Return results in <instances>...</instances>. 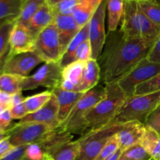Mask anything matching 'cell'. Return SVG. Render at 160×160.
Listing matches in <instances>:
<instances>
[{"label": "cell", "instance_id": "obj_1", "mask_svg": "<svg viewBox=\"0 0 160 160\" xmlns=\"http://www.w3.org/2000/svg\"><path fill=\"white\" fill-rule=\"evenodd\" d=\"M106 48L98 58L101 79L104 85L117 83L145 59L154 42L126 38L120 31L106 35Z\"/></svg>", "mask_w": 160, "mask_h": 160}, {"label": "cell", "instance_id": "obj_2", "mask_svg": "<svg viewBox=\"0 0 160 160\" xmlns=\"http://www.w3.org/2000/svg\"><path fill=\"white\" fill-rule=\"evenodd\" d=\"M105 87L106 96L89 111L84 119L87 132L110 123L128 98L117 83L106 84Z\"/></svg>", "mask_w": 160, "mask_h": 160}, {"label": "cell", "instance_id": "obj_3", "mask_svg": "<svg viewBox=\"0 0 160 160\" xmlns=\"http://www.w3.org/2000/svg\"><path fill=\"white\" fill-rule=\"evenodd\" d=\"M120 32L126 38L155 42L160 35V26L149 20L139 8L138 2L123 1Z\"/></svg>", "mask_w": 160, "mask_h": 160}, {"label": "cell", "instance_id": "obj_4", "mask_svg": "<svg viewBox=\"0 0 160 160\" xmlns=\"http://www.w3.org/2000/svg\"><path fill=\"white\" fill-rule=\"evenodd\" d=\"M106 96V87L97 85L83 94L67 120L60 125L64 131L73 134L83 135L87 132L85 117L89 111Z\"/></svg>", "mask_w": 160, "mask_h": 160}, {"label": "cell", "instance_id": "obj_5", "mask_svg": "<svg viewBox=\"0 0 160 160\" xmlns=\"http://www.w3.org/2000/svg\"><path fill=\"white\" fill-rule=\"evenodd\" d=\"M160 104V92L134 95L125 101L111 123L138 121L145 124L147 118Z\"/></svg>", "mask_w": 160, "mask_h": 160}, {"label": "cell", "instance_id": "obj_6", "mask_svg": "<svg viewBox=\"0 0 160 160\" xmlns=\"http://www.w3.org/2000/svg\"><path fill=\"white\" fill-rule=\"evenodd\" d=\"M121 128V123H110L102 128L89 131L78 139L80 152L76 160H95L101 150Z\"/></svg>", "mask_w": 160, "mask_h": 160}, {"label": "cell", "instance_id": "obj_7", "mask_svg": "<svg viewBox=\"0 0 160 160\" xmlns=\"http://www.w3.org/2000/svg\"><path fill=\"white\" fill-rule=\"evenodd\" d=\"M56 128L38 123H20L9 128V140L14 147L38 144Z\"/></svg>", "mask_w": 160, "mask_h": 160}, {"label": "cell", "instance_id": "obj_8", "mask_svg": "<svg viewBox=\"0 0 160 160\" xmlns=\"http://www.w3.org/2000/svg\"><path fill=\"white\" fill-rule=\"evenodd\" d=\"M62 82V67L59 62H45L31 76L24 78L21 84L22 91L45 87L53 89L59 87Z\"/></svg>", "mask_w": 160, "mask_h": 160}, {"label": "cell", "instance_id": "obj_9", "mask_svg": "<svg viewBox=\"0 0 160 160\" xmlns=\"http://www.w3.org/2000/svg\"><path fill=\"white\" fill-rule=\"evenodd\" d=\"M34 52L43 62H59L62 56L59 33L55 23H52L41 31L34 42Z\"/></svg>", "mask_w": 160, "mask_h": 160}, {"label": "cell", "instance_id": "obj_10", "mask_svg": "<svg viewBox=\"0 0 160 160\" xmlns=\"http://www.w3.org/2000/svg\"><path fill=\"white\" fill-rule=\"evenodd\" d=\"M160 72V64L142 59L128 75L117 82L128 98L134 95L136 88L146 82Z\"/></svg>", "mask_w": 160, "mask_h": 160}, {"label": "cell", "instance_id": "obj_11", "mask_svg": "<svg viewBox=\"0 0 160 160\" xmlns=\"http://www.w3.org/2000/svg\"><path fill=\"white\" fill-rule=\"evenodd\" d=\"M106 8L107 1L104 0L99 5L93 17L89 21V41L92 46V58L95 60H98L101 56L106 41V34L105 31Z\"/></svg>", "mask_w": 160, "mask_h": 160}, {"label": "cell", "instance_id": "obj_12", "mask_svg": "<svg viewBox=\"0 0 160 160\" xmlns=\"http://www.w3.org/2000/svg\"><path fill=\"white\" fill-rule=\"evenodd\" d=\"M42 62V58L34 51L14 56H10L9 54L3 72L27 78L29 76L31 70Z\"/></svg>", "mask_w": 160, "mask_h": 160}, {"label": "cell", "instance_id": "obj_13", "mask_svg": "<svg viewBox=\"0 0 160 160\" xmlns=\"http://www.w3.org/2000/svg\"><path fill=\"white\" fill-rule=\"evenodd\" d=\"M35 37L28 27L16 22L9 36V56L34 51Z\"/></svg>", "mask_w": 160, "mask_h": 160}, {"label": "cell", "instance_id": "obj_14", "mask_svg": "<svg viewBox=\"0 0 160 160\" xmlns=\"http://www.w3.org/2000/svg\"><path fill=\"white\" fill-rule=\"evenodd\" d=\"M59 104L56 95L52 93L49 101L42 108L33 113H29L20 120V123H38L57 128L60 126L58 120Z\"/></svg>", "mask_w": 160, "mask_h": 160}, {"label": "cell", "instance_id": "obj_15", "mask_svg": "<svg viewBox=\"0 0 160 160\" xmlns=\"http://www.w3.org/2000/svg\"><path fill=\"white\" fill-rule=\"evenodd\" d=\"M145 131V125L138 121H130L121 123L117 137L122 152L131 146L140 144Z\"/></svg>", "mask_w": 160, "mask_h": 160}, {"label": "cell", "instance_id": "obj_16", "mask_svg": "<svg viewBox=\"0 0 160 160\" xmlns=\"http://www.w3.org/2000/svg\"><path fill=\"white\" fill-rule=\"evenodd\" d=\"M54 23L59 33L62 54L75 36L78 34L81 27L77 23L72 15L55 16Z\"/></svg>", "mask_w": 160, "mask_h": 160}, {"label": "cell", "instance_id": "obj_17", "mask_svg": "<svg viewBox=\"0 0 160 160\" xmlns=\"http://www.w3.org/2000/svg\"><path fill=\"white\" fill-rule=\"evenodd\" d=\"M51 92L56 95L59 104L58 120L60 125L67 120L78 100L83 94L81 92H72L62 90L59 87L52 89Z\"/></svg>", "mask_w": 160, "mask_h": 160}, {"label": "cell", "instance_id": "obj_18", "mask_svg": "<svg viewBox=\"0 0 160 160\" xmlns=\"http://www.w3.org/2000/svg\"><path fill=\"white\" fill-rule=\"evenodd\" d=\"M79 152V142L72 140L50 148L45 154L50 160H76Z\"/></svg>", "mask_w": 160, "mask_h": 160}, {"label": "cell", "instance_id": "obj_19", "mask_svg": "<svg viewBox=\"0 0 160 160\" xmlns=\"http://www.w3.org/2000/svg\"><path fill=\"white\" fill-rule=\"evenodd\" d=\"M101 79V70L98 60L91 59L87 61L82 80L78 87V92L85 93L95 86L98 85V81Z\"/></svg>", "mask_w": 160, "mask_h": 160}, {"label": "cell", "instance_id": "obj_20", "mask_svg": "<svg viewBox=\"0 0 160 160\" xmlns=\"http://www.w3.org/2000/svg\"><path fill=\"white\" fill-rule=\"evenodd\" d=\"M55 15L52 10L47 3L42 6L39 10L34 14L28 24V29L31 31L34 37L43 31L44 29L54 23Z\"/></svg>", "mask_w": 160, "mask_h": 160}, {"label": "cell", "instance_id": "obj_21", "mask_svg": "<svg viewBox=\"0 0 160 160\" xmlns=\"http://www.w3.org/2000/svg\"><path fill=\"white\" fill-rule=\"evenodd\" d=\"M104 0H80L72 16L81 28L87 24Z\"/></svg>", "mask_w": 160, "mask_h": 160}, {"label": "cell", "instance_id": "obj_22", "mask_svg": "<svg viewBox=\"0 0 160 160\" xmlns=\"http://www.w3.org/2000/svg\"><path fill=\"white\" fill-rule=\"evenodd\" d=\"M89 28H90V24L88 22L87 24L81 28L78 34L69 44L59 62L62 69L69 64L75 62V54L78 48L82 42L89 39Z\"/></svg>", "mask_w": 160, "mask_h": 160}, {"label": "cell", "instance_id": "obj_23", "mask_svg": "<svg viewBox=\"0 0 160 160\" xmlns=\"http://www.w3.org/2000/svg\"><path fill=\"white\" fill-rule=\"evenodd\" d=\"M152 160H160V134L145 126V131L140 142Z\"/></svg>", "mask_w": 160, "mask_h": 160}, {"label": "cell", "instance_id": "obj_24", "mask_svg": "<svg viewBox=\"0 0 160 160\" xmlns=\"http://www.w3.org/2000/svg\"><path fill=\"white\" fill-rule=\"evenodd\" d=\"M25 0H0V25L16 21Z\"/></svg>", "mask_w": 160, "mask_h": 160}, {"label": "cell", "instance_id": "obj_25", "mask_svg": "<svg viewBox=\"0 0 160 160\" xmlns=\"http://www.w3.org/2000/svg\"><path fill=\"white\" fill-rule=\"evenodd\" d=\"M87 61H75L62 69V81L71 83L78 88L82 80Z\"/></svg>", "mask_w": 160, "mask_h": 160}, {"label": "cell", "instance_id": "obj_26", "mask_svg": "<svg viewBox=\"0 0 160 160\" xmlns=\"http://www.w3.org/2000/svg\"><path fill=\"white\" fill-rule=\"evenodd\" d=\"M108 9V33L117 31L123 14V0H106Z\"/></svg>", "mask_w": 160, "mask_h": 160}, {"label": "cell", "instance_id": "obj_27", "mask_svg": "<svg viewBox=\"0 0 160 160\" xmlns=\"http://www.w3.org/2000/svg\"><path fill=\"white\" fill-rule=\"evenodd\" d=\"M23 78L18 75L3 72L0 74V91L11 95L22 92L21 84Z\"/></svg>", "mask_w": 160, "mask_h": 160}, {"label": "cell", "instance_id": "obj_28", "mask_svg": "<svg viewBox=\"0 0 160 160\" xmlns=\"http://www.w3.org/2000/svg\"><path fill=\"white\" fill-rule=\"evenodd\" d=\"M45 3L46 0H25L22 6L20 15L16 22L25 27H28V24L34 14Z\"/></svg>", "mask_w": 160, "mask_h": 160}, {"label": "cell", "instance_id": "obj_29", "mask_svg": "<svg viewBox=\"0 0 160 160\" xmlns=\"http://www.w3.org/2000/svg\"><path fill=\"white\" fill-rule=\"evenodd\" d=\"M52 93L51 91H45L36 95L28 96L24 98V105L28 110V114L33 113L36 112L41 108L43 107L51 98Z\"/></svg>", "mask_w": 160, "mask_h": 160}, {"label": "cell", "instance_id": "obj_30", "mask_svg": "<svg viewBox=\"0 0 160 160\" xmlns=\"http://www.w3.org/2000/svg\"><path fill=\"white\" fill-rule=\"evenodd\" d=\"M139 8L151 21L160 26V4L152 0L138 2Z\"/></svg>", "mask_w": 160, "mask_h": 160}, {"label": "cell", "instance_id": "obj_31", "mask_svg": "<svg viewBox=\"0 0 160 160\" xmlns=\"http://www.w3.org/2000/svg\"><path fill=\"white\" fill-rule=\"evenodd\" d=\"M16 21L6 22L0 25V60L9 52V36Z\"/></svg>", "mask_w": 160, "mask_h": 160}, {"label": "cell", "instance_id": "obj_32", "mask_svg": "<svg viewBox=\"0 0 160 160\" xmlns=\"http://www.w3.org/2000/svg\"><path fill=\"white\" fill-rule=\"evenodd\" d=\"M118 160H152V159L141 144H138L122 152Z\"/></svg>", "mask_w": 160, "mask_h": 160}, {"label": "cell", "instance_id": "obj_33", "mask_svg": "<svg viewBox=\"0 0 160 160\" xmlns=\"http://www.w3.org/2000/svg\"><path fill=\"white\" fill-rule=\"evenodd\" d=\"M158 92H160V72L148 81L138 86L134 91V95H146Z\"/></svg>", "mask_w": 160, "mask_h": 160}, {"label": "cell", "instance_id": "obj_34", "mask_svg": "<svg viewBox=\"0 0 160 160\" xmlns=\"http://www.w3.org/2000/svg\"><path fill=\"white\" fill-rule=\"evenodd\" d=\"M120 149V143L117 137V134L109 139L105 146L99 152L95 160H106L115 154Z\"/></svg>", "mask_w": 160, "mask_h": 160}, {"label": "cell", "instance_id": "obj_35", "mask_svg": "<svg viewBox=\"0 0 160 160\" xmlns=\"http://www.w3.org/2000/svg\"><path fill=\"white\" fill-rule=\"evenodd\" d=\"M80 0H64L56 3L50 8L55 16L57 15H72L74 8L79 2Z\"/></svg>", "mask_w": 160, "mask_h": 160}, {"label": "cell", "instance_id": "obj_36", "mask_svg": "<svg viewBox=\"0 0 160 160\" xmlns=\"http://www.w3.org/2000/svg\"><path fill=\"white\" fill-rule=\"evenodd\" d=\"M92 56L90 41L86 40L79 45L75 54V61H88Z\"/></svg>", "mask_w": 160, "mask_h": 160}, {"label": "cell", "instance_id": "obj_37", "mask_svg": "<svg viewBox=\"0 0 160 160\" xmlns=\"http://www.w3.org/2000/svg\"><path fill=\"white\" fill-rule=\"evenodd\" d=\"M25 157L30 160H44L45 154L38 144H31L27 146Z\"/></svg>", "mask_w": 160, "mask_h": 160}, {"label": "cell", "instance_id": "obj_38", "mask_svg": "<svg viewBox=\"0 0 160 160\" xmlns=\"http://www.w3.org/2000/svg\"><path fill=\"white\" fill-rule=\"evenodd\" d=\"M145 125L160 134V104L147 118Z\"/></svg>", "mask_w": 160, "mask_h": 160}, {"label": "cell", "instance_id": "obj_39", "mask_svg": "<svg viewBox=\"0 0 160 160\" xmlns=\"http://www.w3.org/2000/svg\"><path fill=\"white\" fill-rule=\"evenodd\" d=\"M9 112H10L12 120H20L24 118L28 114L26 106L24 105V101L22 102L17 103V104L12 105L10 109H9Z\"/></svg>", "mask_w": 160, "mask_h": 160}, {"label": "cell", "instance_id": "obj_40", "mask_svg": "<svg viewBox=\"0 0 160 160\" xmlns=\"http://www.w3.org/2000/svg\"><path fill=\"white\" fill-rule=\"evenodd\" d=\"M146 59L152 62L160 64V35L153 43L147 55Z\"/></svg>", "mask_w": 160, "mask_h": 160}, {"label": "cell", "instance_id": "obj_41", "mask_svg": "<svg viewBox=\"0 0 160 160\" xmlns=\"http://www.w3.org/2000/svg\"><path fill=\"white\" fill-rule=\"evenodd\" d=\"M28 145L16 147L9 154L0 160H23L25 158V152Z\"/></svg>", "mask_w": 160, "mask_h": 160}, {"label": "cell", "instance_id": "obj_42", "mask_svg": "<svg viewBox=\"0 0 160 160\" xmlns=\"http://www.w3.org/2000/svg\"><path fill=\"white\" fill-rule=\"evenodd\" d=\"M12 120L9 109L5 110L0 113V132L8 131L12 126Z\"/></svg>", "mask_w": 160, "mask_h": 160}, {"label": "cell", "instance_id": "obj_43", "mask_svg": "<svg viewBox=\"0 0 160 160\" xmlns=\"http://www.w3.org/2000/svg\"><path fill=\"white\" fill-rule=\"evenodd\" d=\"M9 140V138L0 142V159L4 158L15 148Z\"/></svg>", "mask_w": 160, "mask_h": 160}, {"label": "cell", "instance_id": "obj_44", "mask_svg": "<svg viewBox=\"0 0 160 160\" xmlns=\"http://www.w3.org/2000/svg\"><path fill=\"white\" fill-rule=\"evenodd\" d=\"M12 95L0 91V103L5 106L6 109H9L12 106Z\"/></svg>", "mask_w": 160, "mask_h": 160}, {"label": "cell", "instance_id": "obj_45", "mask_svg": "<svg viewBox=\"0 0 160 160\" xmlns=\"http://www.w3.org/2000/svg\"><path fill=\"white\" fill-rule=\"evenodd\" d=\"M8 57H9V53H8V55L6 56V57L3 58L2 59H1V60H0V74H1L2 73H3V69H4L5 63H6V60H7Z\"/></svg>", "mask_w": 160, "mask_h": 160}, {"label": "cell", "instance_id": "obj_46", "mask_svg": "<svg viewBox=\"0 0 160 160\" xmlns=\"http://www.w3.org/2000/svg\"><path fill=\"white\" fill-rule=\"evenodd\" d=\"M121 153H122V151L120 149H119L118 151L115 153V154L112 155V156H110L109 159H107L106 160H118L119 157H120V155H121Z\"/></svg>", "mask_w": 160, "mask_h": 160}, {"label": "cell", "instance_id": "obj_47", "mask_svg": "<svg viewBox=\"0 0 160 160\" xmlns=\"http://www.w3.org/2000/svg\"><path fill=\"white\" fill-rule=\"evenodd\" d=\"M9 129L6 131H2V132H0V142L4 140V139L7 138H9Z\"/></svg>", "mask_w": 160, "mask_h": 160}, {"label": "cell", "instance_id": "obj_48", "mask_svg": "<svg viewBox=\"0 0 160 160\" xmlns=\"http://www.w3.org/2000/svg\"><path fill=\"white\" fill-rule=\"evenodd\" d=\"M62 1H64V0H46V3L49 6H52L54 5H56V3L60 2Z\"/></svg>", "mask_w": 160, "mask_h": 160}, {"label": "cell", "instance_id": "obj_49", "mask_svg": "<svg viewBox=\"0 0 160 160\" xmlns=\"http://www.w3.org/2000/svg\"><path fill=\"white\" fill-rule=\"evenodd\" d=\"M5 110H7V109H6V107H5V106H3L0 103V113H2V112H4Z\"/></svg>", "mask_w": 160, "mask_h": 160}, {"label": "cell", "instance_id": "obj_50", "mask_svg": "<svg viewBox=\"0 0 160 160\" xmlns=\"http://www.w3.org/2000/svg\"><path fill=\"white\" fill-rule=\"evenodd\" d=\"M123 1H135V2H139V1H144V0H123Z\"/></svg>", "mask_w": 160, "mask_h": 160}, {"label": "cell", "instance_id": "obj_51", "mask_svg": "<svg viewBox=\"0 0 160 160\" xmlns=\"http://www.w3.org/2000/svg\"><path fill=\"white\" fill-rule=\"evenodd\" d=\"M152 1H154V2H157V3H159V4H160V0H152Z\"/></svg>", "mask_w": 160, "mask_h": 160}, {"label": "cell", "instance_id": "obj_52", "mask_svg": "<svg viewBox=\"0 0 160 160\" xmlns=\"http://www.w3.org/2000/svg\"><path fill=\"white\" fill-rule=\"evenodd\" d=\"M23 160H30V159H27V158H26V157H25V158H24V159H23Z\"/></svg>", "mask_w": 160, "mask_h": 160}, {"label": "cell", "instance_id": "obj_53", "mask_svg": "<svg viewBox=\"0 0 160 160\" xmlns=\"http://www.w3.org/2000/svg\"><path fill=\"white\" fill-rule=\"evenodd\" d=\"M46 158H47V157H46ZM48 160H50V159H48Z\"/></svg>", "mask_w": 160, "mask_h": 160}]
</instances>
